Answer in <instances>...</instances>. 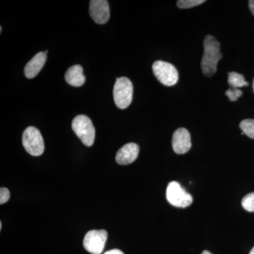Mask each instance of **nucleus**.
<instances>
[{"instance_id": "17", "label": "nucleus", "mask_w": 254, "mask_h": 254, "mask_svg": "<svg viewBox=\"0 0 254 254\" xmlns=\"http://www.w3.org/2000/svg\"><path fill=\"white\" fill-rule=\"evenodd\" d=\"M225 95L228 97L230 101H236L238 98L242 96V91L239 89V88H231L225 92Z\"/></svg>"}, {"instance_id": "1", "label": "nucleus", "mask_w": 254, "mask_h": 254, "mask_svg": "<svg viewBox=\"0 0 254 254\" xmlns=\"http://www.w3.org/2000/svg\"><path fill=\"white\" fill-rule=\"evenodd\" d=\"M204 53L201 60V69L205 76H213L217 71L219 61L222 58L220 52V44L215 37L205 36L204 42Z\"/></svg>"}, {"instance_id": "21", "label": "nucleus", "mask_w": 254, "mask_h": 254, "mask_svg": "<svg viewBox=\"0 0 254 254\" xmlns=\"http://www.w3.org/2000/svg\"><path fill=\"white\" fill-rule=\"evenodd\" d=\"M201 254H212L210 252H209L208 251H204Z\"/></svg>"}, {"instance_id": "15", "label": "nucleus", "mask_w": 254, "mask_h": 254, "mask_svg": "<svg viewBox=\"0 0 254 254\" xmlns=\"http://www.w3.org/2000/svg\"><path fill=\"white\" fill-rule=\"evenodd\" d=\"M205 0H179L177 5L180 9H190L205 2Z\"/></svg>"}, {"instance_id": "10", "label": "nucleus", "mask_w": 254, "mask_h": 254, "mask_svg": "<svg viewBox=\"0 0 254 254\" xmlns=\"http://www.w3.org/2000/svg\"><path fill=\"white\" fill-rule=\"evenodd\" d=\"M138 153L139 147L136 143H127L118 150L115 159L120 165H127L133 163L138 158Z\"/></svg>"}, {"instance_id": "4", "label": "nucleus", "mask_w": 254, "mask_h": 254, "mask_svg": "<svg viewBox=\"0 0 254 254\" xmlns=\"http://www.w3.org/2000/svg\"><path fill=\"white\" fill-rule=\"evenodd\" d=\"M22 143L25 150L33 156H40L44 153V141L41 132L36 127L26 128L23 133Z\"/></svg>"}, {"instance_id": "8", "label": "nucleus", "mask_w": 254, "mask_h": 254, "mask_svg": "<svg viewBox=\"0 0 254 254\" xmlns=\"http://www.w3.org/2000/svg\"><path fill=\"white\" fill-rule=\"evenodd\" d=\"M89 12L95 23L105 24L110 16L109 3L107 0H91Z\"/></svg>"}, {"instance_id": "13", "label": "nucleus", "mask_w": 254, "mask_h": 254, "mask_svg": "<svg viewBox=\"0 0 254 254\" xmlns=\"http://www.w3.org/2000/svg\"><path fill=\"white\" fill-rule=\"evenodd\" d=\"M228 83L234 88L249 86V83L245 81L243 75L235 71L228 73Z\"/></svg>"}, {"instance_id": "14", "label": "nucleus", "mask_w": 254, "mask_h": 254, "mask_svg": "<svg viewBox=\"0 0 254 254\" xmlns=\"http://www.w3.org/2000/svg\"><path fill=\"white\" fill-rule=\"evenodd\" d=\"M240 128L245 134L254 139V120L247 119L241 122Z\"/></svg>"}, {"instance_id": "23", "label": "nucleus", "mask_w": 254, "mask_h": 254, "mask_svg": "<svg viewBox=\"0 0 254 254\" xmlns=\"http://www.w3.org/2000/svg\"><path fill=\"white\" fill-rule=\"evenodd\" d=\"M1 226H2V224H1V222H0V230H1Z\"/></svg>"}, {"instance_id": "6", "label": "nucleus", "mask_w": 254, "mask_h": 254, "mask_svg": "<svg viewBox=\"0 0 254 254\" xmlns=\"http://www.w3.org/2000/svg\"><path fill=\"white\" fill-rule=\"evenodd\" d=\"M166 197L169 203L177 208H187L193 202V198L177 182H171L167 187Z\"/></svg>"}, {"instance_id": "12", "label": "nucleus", "mask_w": 254, "mask_h": 254, "mask_svg": "<svg viewBox=\"0 0 254 254\" xmlns=\"http://www.w3.org/2000/svg\"><path fill=\"white\" fill-rule=\"evenodd\" d=\"M83 67L81 65H73L68 68L67 71L65 73V80L71 86H82L86 81V77L83 75Z\"/></svg>"}, {"instance_id": "18", "label": "nucleus", "mask_w": 254, "mask_h": 254, "mask_svg": "<svg viewBox=\"0 0 254 254\" xmlns=\"http://www.w3.org/2000/svg\"><path fill=\"white\" fill-rule=\"evenodd\" d=\"M10 198L9 190L4 187L0 189V204L2 205L7 202Z\"/></svg>"}, {"instance_id": "5", "label": "nucleus", "mask_w": 254, "mask_h": 254, "mask_svg": "<svg viewBox=\"0 0 254 254\" xmlns=\"http://www.w3.org/2000/svg\"><path fill=\"white\" fill-rule=\"evenodd\" d=\"M153 71L157 79L165 86H173L178 81V71L172 64L163 61L155 62Z\"/></svg>"}, {"instance_id": "24", "label": "nucleus", "mask_w": 254, "mask_h": 254, "mask_svg": "<svg viewBox=\"0 0 254 254\" xmlns=\"http://www.w3.org/2000/svg\"><path fill=\"white\" fill-rule=\"evenodd\" d=\"M1 31H2V27H1H1H0V33H1Z\"/></svg>"}, {"instance_id": "7", "label": "nucleus", "mask_w": 254, "mask_h": 254, "mask_svg": "<svg viewBox=\"0 0 254 254\" xmlns=\"http://www.w3.org/2000/svg\"><path fill=\"white\" fill-rule=\"evenodd\" d=\"M108 232L104 230H91L83 240V247L92 254H100L104 250Z\"/></svg>"}, {"instance_id": "9", "label": "nucleus", "mask_w": 254, "mask_h": 254, "mask_svg": "<svg viewBox=\"0 0 254 254\" xmlns=\"http://www.w3.org/2000/svg\"><path fill=\"white\" fill-rule=\"evenodd\" d=\"M173 148L177 154H185L191 148L190 135L188 130L180 128L175 131L173 136Z\"/></svg>"}, {"instance_id": "16", "label": "nucleus", "mask_w": 254, "mask_h": 254, "mask_svg": "<svg viewBox=\"0 0 254 254\" xmlns=\"http://www.w3.org/2000/svg\"><path fill=\"white\" fill-rule=\"evenodd\" d=\"M242 207L248 212H254V192L244 197L242 201Z\"/></svg>"}, {"instance_id": "2", "label": "nucleus", "mask_w": 254, "mask_h": 254, "mask_svg": "<svg viewBox=\"0 0 254 254\" xmlns=\"http://www.w3.org/2000/svg\"><path fill=\"white\" fill-rule=\"evenodd\" d=\"M73 131L86 146H91L95 141V130L91 119L86 115H78L71 124Z\"/></svg>"}, {"instance_id": "22", "label": "nucleus", "mask_w": 254, "mask_h": 254, "mask_svg": "<svg viewBox=\"0 0 254 254\" xmlns=\"http://www.w3.org/2000/svg\"><path fill=\"white\" fill-rule=\"evenodd\" d=\"M250 254H254V247L252 249V251H251Z\"/></svg>"}, {"instance_id": "11", "label": "nucleus", "mask_w": 254, "mask_h": 254, "mask_svg": "<svg viewBox=\"0 0 254 254\" xmlns=\"http://www.w3.org/2000/svg\"><path fill=\"white\" fill-rule=\"evenodd\" d=\"M46 53H38L27 63L24 68L25 76L28 78H33L40 73L46 63Z\"/></svg>"}, {"instance_id": "25", "label": "nucleus", "mask_w": 254, "mask_h": 254, "mask_svg": "<svg viewBox=\"0 0 254 254\" xmlns=\"http://www.w3.org/2000/svg\"><path fill=\"white\" fill-rule=\"evenodd\" d=\"M253 90H254V81H253Z\"/></svg>"}, {"instance_id": "3", "label": "nucleus", "mask_w": 254, "mask_h": 254, "mask_svg": "<svg viewBox=\"0 0 254 254\" xmlns=\"http://www.w3.org/2000/svg\"><path fill=\"white\" fill-rule=\"evenodd\" d=\"M133 88L131 81L127 77L116 79L113 90L115 105L120 109H126L131 103Z\"/></svg>"}, {"instance_id": "19", "label": "nucleus", "mask_w": 254, "mask_h": 254, "mask_svg": "<svg viewBox=\"0 0 254 254\" xmlns=\"http://www.w3.org/2000/svg\"><path fill=\"white\" fill-rule=\"evenodd\" d=\"M104 254H125L122 251L119 250H113L111 251H108V252H105Z\"/></svg>"}, {"instance_id": "20", "label": "nucleus", "mask_w": 254, "mask_h": 254, "mask_svg": "<svg viewBox=\"0 0 254 254\" xmlns=\"http://www.w3.org/2000/svg\"><path fill=\"white\" fill-rule=\"evenodd\" d=\"M249 6H250L251 11L254 16V0H250L249 1Z\"/></svg>"}]
</instances>
